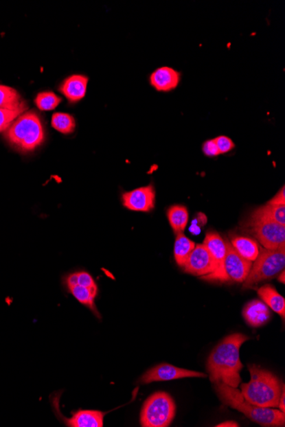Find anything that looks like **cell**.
Listing matches in <instances>:
<instances>
[{
	"label": "cell",
	"instance_id": "1",
	"mask_svg": "<svg viewBox=\"0 0 285 427\" xmlns=\"http://www.w3.org/2000/svg\"><path fill=\"white\" fill-rule=\"evenodd\" d=\"M249 340L242 334H233L224 338L210 353L207 361V370L211 382H223L229 386L238 388L241 384L242 363L240 348Z\"/></svg>",
	"mask_w": 285,
	"mask_h": 427
},
{
	"label": "cell",
	"instance_id": "2",
	"mask_svg": "<svg viewBox=\"0 0 285 427\" xmlns=\"http://www.w3.org/2000/svg\"><path fill=\"white\" fill-rule=\"evenodd\" d=\"M251 379L241 384V393L245 400L258 407L277 408L284 386L273 373L255 365L248 366Z\"/></svg>",
	"mask_w": 285,
	"mask_h": 427
},
{
	"label": "cell",
	"instance_id": "3",
	"mask_svg": "<svg viewBox=\"0 0 285 427\" xmlns=\"http://www.w3.org/2000/svg\"><path fill=\"white\" fill-rule=\"evenodd\" d=\"M218 396L225 405L247 416L251 421L262 426H284V413L273 408L258 407L245 400L241 391L237 388L227 386L223 382L214 383Z\"/></svg>",
	"mask_w": 285,
	"mask_h": 427
},
{
	"label": "cell",
	"instance_id": "4",
	"mask_svg": "<svg viewBox=\"0 0 285 427\" xmlns=\"http://www.w3.org/2000/svg\"><path fill=\"white\" fill-rule=\"evenodd\" d=\"M7 141L23 153L43 143L45 132L40 117L34 111L21 115L5 132Z\"/></svg>",
	"mask_w": 285,
	"mask_h": 427
},
{
	"label": "cell",
	"instance_id": "5",
	"mask_svg": "<svg viewBox=\"0 0 285 427\" xmlns=\"http://www.w3.org/2000/svg\"><path fill=\"white\" fill-rule=\"evenodd\" d=\"M176 404L170 394L157 391L147 398L140 413L143 427H168L175 417Z\"/></svg>",
	"mask_w": 285,
	"mask_h": 427
},
{
	"label": "cell",
	"instance_id": "6",
	"mask_svg": "<svg viewBox=\"0 0 285 427\" xmlns=\"http://www.w3.org/2000/svg\"><path fill=\"white\" fill-rule=\"evenodd\" d=\"M249 276L242 282L244 288H251L259 282L269 280L284 270L285 246L277 249H260Z\"/></svg>",
	"mask_w": 285,
	"mask_h": 427
},
{
	"label": "cell",
	"instance_id": "7",
	"mask_svg": "<svg viewBox=\"0 0 285 427\" xmlns=\"http://www.w3.org/2000/svg\"><path fill=\"white\" fill-rule=\"evenodd\" d=\"M227 252L223 264L214 273L202 277L203 280L242 284L249 276L253 263L239 255L227 240Z\"/></svg>",
	"mask_w": 285,
	"mask_h": 427
},
{
	"label": "cell",
	"instance_id": "8",
	"mask_svg": "<svg viewBox=\"0 0 285 427\" xmlns=\"http://www.w3.org/2000/svg\"><path fill=\"white\" fill-rule=\"evenodd\" d=\"M247 228L264 249H277L285 246V225L262 218H251Z\"/></svg>",
	"mask_w": 285,
	"mask_h": 427
},
{
	"label": "cell",
	"instance_id": "9",
	"mask_svg": "<svg viewBox=\"0 0 285 427\" xmlns=\"http://www.w3.org/2000/svg\"><path fill=\"white\" fill-rule=\"evenodd\" d=\"M207 375L203 373L192 371L185 369L178 368L168 363H161V365L155 366L152 369L148 370L140 378V383L150 384L152 382H159V381H168L185 378H206Z\"/></svg>",
	"mask_w": 285,
	"mask_h": 427
},
{
	"label": "cell",
	"instance_id": "10",
	"mask_svg": "<svg viewBox=\"0 0 285 427\" xmlns=\"http://www.w3.org/2000/svg\"><path fill=\"white\" fill-rule=\"evenodd\" d=\"M186 273L204 277L216 270V264L205 246L196 245L184 266Z\"/></svg>",
	"mask_w": 285,
	"mask_h": 427
},
{
	"label": "cell",
	"instance_id": "11",
	"mask_svg": "<svg viewBox=\"0 0 285 427\" xmlns=\"http://www.w3.org/2000/svg\"><path fill=\"white\" fill-rule=\"evenodd\" d=\"M156 203V192L153 185L140 187L122 195L123 206L136 211H150Z\"/></svg>",
	"mask_w": 285,
	"mask_h": 427
},
{
	"label": "cell",
	"instance_id": "12",
	"mask_svg": "<svg viewBox=\"0 0 285 427\" xmlns=\"http://www.w3.org/2000/svg\"><path fill=\"white\" fill-rule=\"evenodd\" d=\"M150 81L155 89L167 93L179 86L181 73L170 67H163L152 73Z\"/></svg>",
	"mask_w": 285,
	"mask_h": 427
},
{
	"label": "cell",
	"instance_id": "13",
	"mask_svg": "<svg viewBox=\"0 0 285 427\" xmlns=\"http://www.w3.org/2000/svg\"><path fill=\"white\" fill-rule=\"evenodd\" d=\"M87 84V76H72L63 81L59 87V91L70 102H76L85 97Z\"/></svg>",
	"mask_w": 285,
	"mask_h": 427
},
{
	"label": "cell",
	"instance_id": "14",
	"mask_svg": "<svg viewBox=\"0 0 285 427\" xmlns=\"http://www.w3.org/2000/svg\"><path fill=\"white\" fill-rule=\"evenodd\" d=\"M242 316L249 325L258 327L269 323L271 314L269 306L265 303L255 299L244 306Z\"/></svg>",
	"mask_w": 285,
	"mask_h": 427
},
{
	"label": "cell",
	"instance_id": "15",
	"mask_svg": "<svg viewBox=\"0 0 285 427\" xmlns=\"http://www.w3.org/2000/svg\"><path fill=\"white\" fill-rule=\"evenodd\" d=\"M104 413L98 411H79L71 418L62 416V421L69 427H103Z\"/></svg>",
	"mask_w": 285,
	"mask_h": 427
},
{
	"label": "cell",
	"instance_id": "16",
	"mask_svg": "<svg viewBox=\"0 0 285 427\" xmlns=\"http://www.w3.org/2000/svg\"><path fill=\"white\" fill-rule=\"evenodd\" d=\"M216 264V270L223 264L227 252V239L224 240L218 233L209 231L203 243Z\"/></svg>",
	"mask_w": 285,
	"mask_h": 427
},
{
	"label": "cell",
	"instance_id": "17",
	"mask_svg": "<svg viewBox=\"0 0 285 427\" xmlns=\"http://www.w3.org/2000/svg\"><path fill=\"white\" fill-rule=\"evenodd\" d=\"M230 243L239 255L251 262H254L259 255L260 248L254 239L236 235L231 238Z\"/></svg>",
	"mask_w": 285,
	"mask_h": 427
},
{
	"label": "cell",
	"instance_id": "18",
	"mask_svg": "<svg viewBox=\"0 0 285 427\" xmlns=\"http://www.w3.org/2000/svg\"><path fill=\"white\" fill-rule=\"evenodd\" d=\"M260 298L271 309L279 314L283 320L285 316V299L279 294L275 288L271 285H264L258 290Z\"/></svg>",
	"mask_w": 285,
	"mask_h": 427
},
{
	"label": "cell",
	"instance_id": "19",
	"mask_svg": "<svg viewBox=\"0 0 285 427\" xmlns=\"http://www.w3.org/2000/svg\"><path fill=\"white\" fill-rule=\"evenodd\" d=\"M73 297L82 305L89 308L95 315L100 319V314L98 312L97 307L95 305V299L98 295L97 285L91 288L82 287V286L76 285L68 288Z\"/></svg>",
	"mask_w": 285,
	"mask_h": 427
},
{
	"label": "cell",
	"instance_id": "20",
	"mask_svg": "<svg viewBox=\"0 0 285 427\" xmlns=\"http://www.w3.org/2000/svg\"><path fill=\"white\" fill-rule=\"evenodd\" d=\"M251 218H262L285 225V205L267 203L252 214Z\"/></svg>",
	"mask_w": 285,
	"mask_h": 427
},
{
	"label": "cell",
	"instance_id": "21",
	"mask_svg": "<svg viewBox=\"0 0 285 427\" xmlns=\"http://www.w3.org/2000/svg\"><path fill=\"white\" fill-rule=\"evenodd\" d=\"M195 246V242L186 238L183 233L177 234L174 244V257L179 266L184 268Z\"/></svg>",
	"mask_w": 285,
	"mask_h": 427
},
{
	"label": "cell",
	"instance_id": "22",
	"mask_svg": "<svg viewBox=\"0 0 285 427\" xmlns=\"http://www.w3.org/2000/svg\"><path fill=\"white\" fill-rule=\"evenodd\" d=\"M168 218L176 234L185 231L189 220L187 209L184 206H172L168 211Z\"/></svg>",
	"mask_w": 285,
	"mask_h": 427
},
{
	"label": "cell",
	"instance_id": "23",
	"mask_svg": "<svg viewBox=\"0 0 285 427\" xmlns=\"http://www.w3.org/2000/svg\"><path fill=\"white\" fill-rule=\"evenodd\" d=\"M27 109V104L24 102L16 108H0V132H5Z\"/></svg>",
	"mask_w": 285,
	"mask_h": 427
},
{
	"label": "cell",
	"instance_id": "24",
	"mask_svg": "<svg viewBox=\"0 0 285 427\" xmlns=\"http://www.w3.org/2000/svg\"><path fill=\"white\" fill-rule=\"evenodd\" d=\"M52 126L62 134L72 133L76 129V122L73 116L66 113H55L52 115Z\"/></svg>",
	"mask_w": 285,
	"mask_h": 427
},
{
	"label": "cell",
	"instance_id": "25",
	"mask_svg": "<svg viewBox=\"0 0 285 427\" xmlns=\"http://www.w3.org/2000/svg\"><path fill=\"white\" fill-rule=\"evenodd\" d=\"M23 102L19 93L15 89L0 84V108H16Z\"/></svg>",
	"mask_w": 285,
	"mask_h": 427
},
{
	"label": "cell",
	"instance_id": "26",
	"mask_svg": "<svg viewBox=\"0 0 285 427\" xmlns=\"http://www.w3.org/2000/svg\"><path fill=\"white\" fill-rule=\"evenodd\" d=\"M61 101V98L52 91H44L38 94L35 104L41 111H50L57 108Z\"/></svg>",
	"mask_w": 285,
	"mask_h": 427
},
{
	"label": "cell",
	"instance_id": "27",
	"mask_svg": "<svg viewBox=\"0 0 285 427\" xmlns=\"http://www.w3.org/2000/svg\"><path fill=\"white\" fill-rule=\"evenodd\" d=\"M214 141H216V146L220 151V154H226L228 153V152H230L231 150L234 149L235 144L233 143V141H232L231 139H229L228 137L220 136L216 137Z\"/></svg>",
	"mask_w": 285,
	"mask_h": 427
},
{
	"label": "cell",
	"instance_id": "28",
	"mask_svg": "<svg viewBox=\"0 0 285 427\" xmlns=\"http://www.w3.org/2000/svg\"><path fill=\"white\" fill-rule=\"evenodd\" d=\"M76 273V285L82 286V287L86 288H91L97 285L96 284H95L93 278L91 277L89 273H85V271H80V273Z\"/></svg>",
	"mask_w": 285,
	"mask_h": 427
},
{
	"label": "cell",
	"instance_id": "29",
	"mask_svg": "<svg viewBox=\"0 0 285 427\" xmlns=\"http://www.w3.org/2000/svg\"><path fill=\"white\" fill-rule=\"evenodd\" d=\"M203 151L204 154L207 157H214L220 154L219 149L216 146V141L214 139H210L206 141L203 146Z\"/></svg>",
	"mask_w": 285,
	"mask_h": 427
},
{
	"label": "cell",
	"instance_id": "30",
	"mask_svg": "<svg viewBox=\"0 0 285 427\" xmlns=\"http://www.w3.org/2000/svg\"><path fill=\"white\" fill-rule=\"evenodd\" d=\"M269 203L275 205H285L284 186L282 187V189L280 190L279 193H277V195L274 196L273 198L271 200Z\"/></svg>",
	"mask_w": 285,
	"mask_h": 427
},
{
	"label": "cell",
	"instance_id": "31",
	"mask_svg": "<svg viewBox=\"0 0 285 427\" xmlns=\"http://www.w3.org/2000/svg\"><path fill=\"white\" fill-rule=\"evenodd\" d=\"M277 407L280 408V411L284 413L285 411V391L284 386L283 388L282 393H281L280 400L279 402V406Z\"/></svg>",
	"mask_w": 285,
	"mask_h": 427
},
{
	"label": "cell",
	"instance_id": "32",
	"mask_svg": "<svg viewBox=\"0 0 285 427\" xmlns=\"http://www.w3.org/2000/svg\"><path fill=\"white\" fill-rule=\"evenodd\" d=\"M217 427H238L239 426L237 422L229 421L225 422L223 423H220V424L217 425Z\"/></svg>",
	"mask_w": 285,
	"mask_h": 427
},
{
	"label": "cell",
	"instance_id": "33",
	"mask_svg": "<svg viewBox=\"0 0 285 427\" xmlns=\"http://www.w3.org/2000/svg\"><path fill=\"white\" fill-rule=\"evenodd\" d=\"M279 281L280 282H282V284H284L285 282L284 270H283L282 273H280V276L279 277Z\"/></svg>",
	"mask_w": 285,
	"mask_h": 427
}]
</instances>
